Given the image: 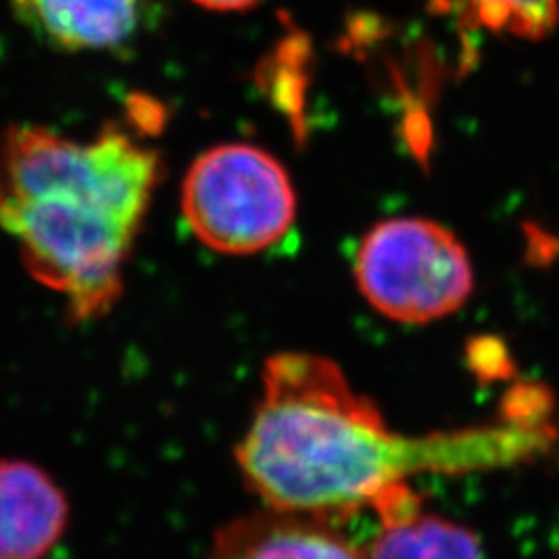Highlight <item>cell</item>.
Masks as SVG:
<instances>
[{"mask_svg": "<svg viewBox=\"0 0 559 559\" xmlns=\"http://www.w3.org/2000/svg\"><path fill=\"white\" fill-rule=\"evenodd\" d=\"M547 413L549 396L520 385L500 423L406 436L334 360L280 353L263 367L261 399L235 456L267 508L348 519L417 475H466L535 459L554 441Z\"/></svg>", "mask_w": 559, "mask_h": 559, "instance_id": "obj_1", "label": "cell"}, {"mask_svg": "<svg viewBox=\"0 0 559 559\" xmlns=\"http://www.w3.org/2000/svg\"><path fill=\"white\" fill-rule=\"evenodd\" d=\"M160 177V154L115 124L90 141L38 124L0 133V230L69 320H98L120 299Z\"/></svg>", "mask_w": 559, "mask_h": 559, "instance_id": "obj_2", "label": "cell"}, {"mask_svg": "<svg viewBox=\"0 0 559 559\" xmlns=\"http://www.w3.org/2000/svg\"><path fill=\"white\" fill-rule=\"evenodd\" d=\"M180 203L193 235L228 255L272 247L297 216V195L286 168L247 143L201 154L185 177Z\"/></svg>", "mask_w": 559, "mask_h": 559, "instance_id": "obj_3", "label": "cell"}, {"mask_svg": "<svg viewBox=\"0 0 559 559\" xmlns=\"http://www.w3.org/2000/svg\"><path fill=\"white\" fill-rule=\"evenodd\" d=\"M360 295L390 320L429 323L468 300L475 274L464 245L438 222L394 218L371 228L355 258Z\"/></svg>", "mask_w": 559, "mask_h": 559, "instance_id": "obj_4", "label": "cell"}, {"mask_svg": "<svg viewBox=\"0 0 559 559\" xmlns=\"http://www.w3.org/2000/svg\"><path fill=\"white\" fill-rule=\"evenodd\" d=\"M59 483L29 460H0V559H44L69 524Z\"/></svg>", "mask_w": 559, "mask_h": 559, "instance_id": "obj_5", "label": "cell"}, {"mask_svg": "<svg viewBox=\"0 0 559 559\" xmlns=\"http://www.w3.org/2000/svg\"><path fill=\"white\" fill-rule=\"evenodd\" d=\"M205 559H367L328 520L263 510L224 524Z\"/></svg>", "mask_w": 559, "mask_h": 559, "instance_id": "obj_6", "label": "cell"}, {"mask_svg": "<svg viewBox=\"0 0 559 559\" xmlns=\"http://www.w3.org/2000/svg\"><path fill=\"white\" fill-rule=\"evenodd\" d=\"M11 7L38 40L83 52L129 40L138 32L143 0H11Z\"/></svg>", "mask_w": 559, "mask_h": 559, "instance_id": "obj_7", "label": "cell"}, {"mask_svg": "<svg viewBox=\"0 0 559 559\" xmlns=\"http://www.w3.org/2000/svg\"><path fill=\"white\" fill-rule=\"evenodd\" d=\"M367 559H483V547L468 526L420 510L381 524Z\"/></svg>", "mask_w": 559, "mask_h": 559, "instance_id": "obj_8", "label": "cell"}, {"mask_svg": "<svg viewBox=\"0 0 559 559\" xmlns=\"http://www.w3.org/2000/svg\"><path fill=\"white\" fill-rule=\"evenodd\" d=\"M459 7L475 29L519 40H543L559 23V0H459Z\"/></svg>", "mask_w": 559, "mask_h": 559, "instance_id": "obj_9", "label": "cell"}, {"mask_svg": "<svg viewBox=\"0 0 559 559\" xmlns=\"http://www.w3.org/2000/svg\"><path fill=\"white\" fill-rule=\"evenodd\" d=\"M203 9L210 11H221V13H230V11H247L260 4L261 0H193Z\"/></svg>", "mask_w": 559, "mask_h": 559, "instance_id": "obj_10", "label": "cell"}]
</instances>
